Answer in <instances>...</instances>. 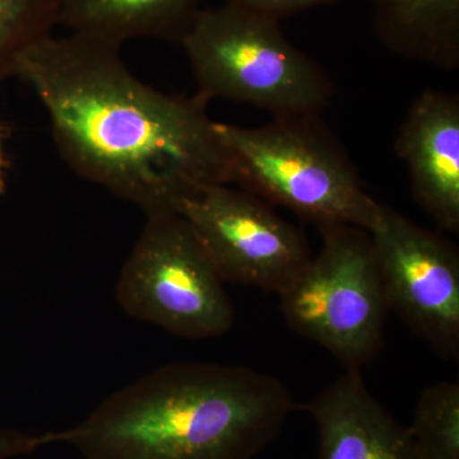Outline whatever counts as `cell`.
<instances>
[{
  "label": "cell",
  "instance_id": "obj_1",
  "mask_svg": "<svg viewBox=\"0 0 459 459\" xmlns=\"http://www.w3.org/2000/svg\"><path fill=\"white\" fill-rule=\"evenodd\" d=\"M16 77L47 111L65 164L144 214L174 211L198 186L232 184L207 102L142 82L117 48L51 33L21 57Z\"/></svg>",
  "mask_w": 459,
  "mask_h": 459
},
{
  "label": "cell",
  "instance_id": "obj_2",
  "mask_svg": "<svg viewBox=\"0 0 459 459\" xmlns=\"http://www.w3.org/2000/svg\"><path fill=\"white\" fill-rule=\"evenodd\" d=\"M295 409L289 386L271 374L175 361L117 389L82 421L47 439L83 459H253Z\"/></svg>",
  "mask_w": 459,
  "mask_h": 459
},
{
  "label": "cell",
  "instance_id": "obj_3",
  "mask_svg": "<svg viewBox=\"0 0 459 459\" xmlns=\"http://www.w3.org/2000/svg\"><path fill=\"white\" fill-rule=\"evenodd\" d=\"M217 131L238 188L316 228L342 223L369 231L379 202L322 117H280L261 126L217 122Z\"/></svg>",
  "mask_w": 459,
  "mask_h": 459
},
{
  "label": "cell",
  "instance_id": "obj_4",
  "mask_svg": "<svg viewBox=\"0 0 459 459\" xmlns=\"http://www.w3.org/2000/svg\"><path fill=\"white\" fill-rule=\"evenodd\" d=\"M180 45L205 102L228 100L280 119L322 117L333 98L331 78L286 38L280 21L247 9H202Z\"/></svg>",
  "mask_w": 459,
  "mask_h": 459
},
{
  "label": "cell",
  "instance_id": "obj_5",
  "mask_svg": "<svg viewBox=\"0 0 459 459\" xmlns=\"http://www.w3.org/2000/svg\"><path fill=\"white\" fill-rule=\"evenodd\" d=\"M322 247L287 287L281 312L289 327L327 350L344 370H362L385 343L389 312L369 232L318 226Z\"/></svg>",
  "mask_w": 459,
  "mask_h": 459
},
{
  "label": "cell",
  "instance_id": "obj_6",
  "mask_svg": "<svg viewBox=\"0 0 459 459\" xmlns=\"http://www.w3.org/2000/svg\"><path fill=\"white\" fill-rule=\"evenodd\" d=\"M144 216L115 283L120 309L186 340L225 336L235 325L234 304L195 230L177 211Z\"/></svg>",
  "mask_w": 459,
  "mask_h": 459
},
{
  "label": "cell",
  "instance_id": "obj_7",
  "mask_svg": "<svg viewBox=\"0 0 459 459\" xmlns=\"http://www.w3.org/2000/svg\"><path fill=\"white\" fill-rule=\"evenodd\" d=\"M174 211L195 230L225 282L280 295L313 255L300 230L232 184L198 186Z\"/></svg>",
  "mask_w": 459,
  "mask_h": 459
},
{
  "label": "cell",
  "instance_id": "obj_8",
  "mask_svg": "<svg viewBox=\"0 0 459 459\" xmlns=\"http://www.w3.org/2000/svg\"><path fill=\"white\" fill-rule=\"evenodd\" d=\"M368 232L389 310L444 360H457V247L383 204Z\"/></svg>",
  "mask_w": 459,
  "mask_h": 459
},
{
  "label": "cell",
  "instance_id": "obj_9",
  "mask_svg": "<svg viewBox=\"0 0 459 459\" xmlns=\"http://www.w3.org/2000/svg\"><path fill=\"white\" fill-rule=\"evenodd\" d=\"M395 153L406 165L413 198L446 231H459V99L427 90L411 104Z\"/></svg>",
  "mask_w": 459,
  "mask_h": 459
},
{
  "label": "cell",
  "instance_id": "obj_10",
  "mask_svg": "<svg viewBox=\"0 0 459 459\" xmlns=\"http://www.w3.org/2000/svg\"><path fill=\"white\" fill-rule=\"evenodd\" d=\"M301 409L316 422L318 459H420L409 428L371 394L361 370H344Z\"/></svg>",
  "mask_w": 459,
  "mask_h": 459
},
{
  "label": "cell",
  "instance_id": "obj_11",
  "mask_svg": "<svg viewBox=\"0 0 459 459\" xmlns=\"http://www.w3.org/2000/svg\"><path fill=\"white\" fill-rule=\"evenodd\" d=\"M204 0H59V25L122 49L133 39L180 44L201 13Z\"/></svg>",
  "mask_w": 459,
  "mask_h": 459
},
{
  "label": "cell",
  "instance_id": "obj_12",
  "mask_svg": "<svg viewBox=\"0 0 459 459\" xmlns=\"http://www.w3.org/2000/svg\"><path fill=\"white\" fill-rule=\"evenodd\" d=\"M374 30L389 50L415 62L459 65V0H373Z\"/></svg>",
  "mask_w": 459,
  "mask_h": 459
},
{
  "label": "cell",
  "instance_id": "obj_13",
  "mask_svg": "<svg viewBox=\"0 0 459 459\" xmlns=\"http://www.w3.org/2000/svg\"><path fill=\"white\" fill-rule=\"evenodd\" d=\"M409 428L420 459H459V385L440 382L420 395Z\"/></svg>",
  "mask_w": 459,
  "mask_h": 459
},
{
  "label": "cell",
  "instance_id": "obj_14",
  "mask_svg": "<svg viewBox=\"0 0 459 459\" xmlns=\"http://www.w3.org/2000/svg\"><path fill=\"white\" fill-rule=\"evenodd\" d=\"M59 0H0V82L16 77L27 50L59 22Z\"/></svg>",
  "mask_w": 459,
  "mask_h": 459
},
{
  "label": "cell",
  "instance_id": "obj_15",
  "mask_svg": "<svg viewBox=\"0 0 459 459\" xmlns=\"http://www.w3.org/2000/svg\"><path fill=\"white\" fill-rule=\"evenodd\" d=\"M340 0H225L228 4L247 9L272 20L280 21L309 9L332 5Z\"/></svg>",
  "mask_w": 459,
  "mask_h": 459
},
{
  "label": "cell",
  "instance_id": "obj_16",
  "mask_svg": "<svg viewBox=\"0 0 459 459\" xmlns=\"http://www.w3.org/2000/svg\"><path fill=\"white\" fill-rule=\"evenodd\" d=\"M45 446H48L47 434L0 428V459L25 457Z\"/></svg>",
  "mask_w": 459,
  "mask_h": 459
},
{
  "label": "cell",
  "instance_id": "obj_17",
  "mask_svg": "<svg viewBox=\"0 0 459 459\" xmlns=\"http://www.w3.org/2000/svg\"><path fill=\"white\" fill-rule=\"evenodd\" d=\"M5 192L4 157H3L2 133H0V195Z\"/></svg>",
  "mask_w": 459,
  "mask_h": 459
}]
</instances>
